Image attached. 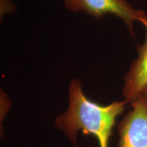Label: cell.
<instances>
[{
  "label": "cell",
  "instance_id": "5b68a950",
  "mask_svg": "<svg viewBox=\"0 0 147 147\" xmlns=\"http://www.w3.org/2000/svg\"><path fill=\"white\" fill-rule=\"evenodd\" d=\"M1 11L5 12V10H12L14 9V5L10 0H1Z\"/></svg>",
  "mask_w": 147,
  "mask_h": 147
},
{
  "label": "cell",
  "instance_id": "3957f363",
  "mask_svg": "<svg viewBox=\"0 0 147 147\" xmlns=\"http://www.w3.org/2000/svg\"><path fill=\"white\" fill-rule=\"evenodd\" d=\"M131 106L117 127L118 147H147V95H140Z\"/></svg>",
  "mask_w": 147,
  "mask_h": 147
},
{
  "label": "cell",
  "instance_id": "7a4b0ae2",
  "mask_svg": "<svg viewBox=\"0 0 147 147\" xmlns=\"http://www.w3.org/2000/svg\"><path fill=\"white\" fill-rule=\"evenodd\" d=\"M63 3L71 12H85L97 19L105 14H113L126 24L133 37L134 24L139 21L143 12L132 7L127 0H63Z\"/></svg>",
  "mask_w": 147,
  "mask_h": 147
},
{
  "label": "cell",
  "instance_id": "8992f818",
  "mask_svg": "<svg viewBox=\"0 0 147 147\" xmlns=\"http://www.w3.org/2000/svg\"><path fill=\"white\" fill-rule=\"evenodd\" d=\"M142 93H144V94H146V95H147V87H146V88H145V89H144V91H143Z\"/></svg>",
  "mask_w": 147,
  "mask_h": 147
},
{
  "label": "cell",
  "instance_id": "6da1fadb",
  "mask_svg": "<svg viewBox=\"0 0 147 147\" xmlns=\"http://www.w3.org/2000/svg\"><path fill=\"white\" fill-rule=\"evenodd\" d=\"M69 104L67 110L55 119V125L74 147L77 134L96 138L100 147H109L110 138L116 120L123 113L127 101H116L106 106L89 100L82 89L81 82L73 79L68 88Z\"/></svg>",
  "mask_w": 147,
  "mask_h": 147
},
{
  "label": "cell",
  "instance_id": "277c9868",
  "mask_svg": "<svg viewBox=\"0 0 147 147\" xmlns=\"http://www.w3.org/2000/svg\"><path fill=\"white\" fill-rule=\"evenodd\" d=\"M139 21L146 28V39L142 46L138 47V57L124 76L122 94L128 103L135 100L147 87V14L144 11L141 14Z\"/></svg>",
  "mask_w": 147,
  "mask_h": 147
}]
</instances>
